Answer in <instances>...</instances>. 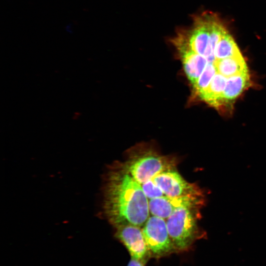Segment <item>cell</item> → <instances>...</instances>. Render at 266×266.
<instances>
[{"label": "cell", "instance_id": "1", "mask_svg": "<svg viewBox=\"0 0 266 266\" xmlns=\"http://www.w3.org/2000/svg\"><path fill=\"white\" fill-rule=\"evenodd\" d=\"M102 209L114 227L143 226L149 217L148 198L121 163L112 165L104 178Z\"/></svg>", "mask_w": 266, "mask_h": 266}, {"label": "cell", "instance_id": "2", "mask_svg": "<svg viewBox=\"0 0 266 266\" xmlns=\"http://www.w3.org/2000/svg\"><path fill=\"white\" fill-rule=\"evenodd\" d=\"M176 162L173 157L160 154L152 146L140 144L129 150L127 160L121 164L141 185L163 171L174 169Z\"/></svg>", "mask_w": 266, "mask_h": 266}, {"label": "cell", "instance_id": "3", "mask_svg": "<svg viewBox=\"0 0 266 266\" xmlns=\"http://www.w3.org/2000/svg\"><path fill=\"white\" fill-rule=\"evenodd\" d=\"M201 207H181L167 218L166 226L176 253L189 251L204 236L199 227Z\"/></svg>", "mask_w": 266, "mask_h": 266}, {"label": "cell", "instance_id": "4", "mask_svg": "<svg viewBox=\"0 0 266 266\" xmlns=\"http://www.w3.org/2000/svg\"><path fill=\"white\" fill-rule=\"evenodd\" d=\"M142 231L151 258L159 259L176 253L164 218L149 217Z\"/></svg>", "mask_w": 266, "mask_h": 266}, {"label": "cell", "instance_id": "5", "mask_svg": "<svg viewBox=\"0 0 266 266\" xmlns=\"http://www.w3.org/2000/svg\"><path fill=\"white\" fill-rule=\"evenodd\" d=\"M151 180L165 196L178 197L203 194L200 187L187 181L174 169L163 171Z\"/></svg>", "mask_w": 266, "mask_h": 266}, {"label": "cell", "instance_id": "6", "mask_svg": "<svg viewBox=\"0 0 266 266\" xmlns=\"http://www.w3.org/2000/svg\"><path fill=\"white\" fill-rule=\"evenodd\" d=\"M115 228V237L125 246L131 258L147 263L151 257L142 229L132 225Z\"/></svg>", "mask_w": 266, "mask_h": 266}, {"label": "cell", "instance_id": "7", "mask_svg": "<svg viewBox=\"0 0 266 266\" xmlns=\"http://www.w3.org/2000/svg\"><path fill=\"white\" fill-rule=\"evenodd\" d=\"M203 194L178 197L163 196L150 199L149 212L153 216L168 218L176 209L181 207H201L204 204Z\"/></svg>", "mask_w": 266, "mask_h": 266}, {"label": "cell", "instance_id": "8", "mask_svg": "<svg viewBox=\"0 0 266 266\" xmlns=\"http://www.w3.org/2000/svg\"><path fill=\"white\" fill-rule=\"evenodd\" d=\"M227 78L217 73L213 77L208 88L199 96V98L215 107L224 103L223 95Z\"/></svg>", "mask_w": 266, "mask_h": 266}, {"label": "cell", "instance_id": "9", "mask_svg": "<svg viewBox=\"0 0 266 266\" xmlns=\"http://www.w3.org/2000/svg\"><path fill=\"white\" fill-rule=\"evenodd\" d=\"M217 73L229 77L240 73L248 71L246 62L241 53L214 62Z\"/></svg>", "mask_w": 266, "mask_h": 266}, {"label": "cell", "instance_id": "10", "mask_svg": "<svg viewBox=\"0 0 266 266\" xmlns=\"http://www.w3.org/2000/svg\"><path fill=\"white\" fill-rule=\"evenodd\" d=\"M249 83L248 71L228 77L223 95L224 102H228L236 99L248 86Z\"/></svg>", "mask_w": 266, "mask_h": 266}, {"label": "cell", "instance_id": "11", "mask_svg": "<svg viewBox=\"0 0 266 266\" xmlns=\"http://www.w3.org/2000/svg\"><path fill=\"white\" fill-rule=\"evenodd\" d=\"M239 53L240 52L236 43L227 31L217 44L214 54L217 60L231 57Z\"/></svg>", "mask_w": 266, "mask_h": 266}, {"label": "cell", "instance_id": "12", "mask_svg": "<svg viewBox=\"0 0 266 266\" xmlns=\"http://www.w3.org/2000/svg\"><path fill=\"white\" fill-rule=\"evenodd\" d=\"M217 73L214 64L207 63L197 82L192 86L194 93L196 96L199 97L204 92Z\"/></svg>", "mask_w": 266, "mask_h": 266}, {"label": "cell", "instance_id": "13", "mask_svg": "<svg viewBox=\"0 0 266 266\" xmlns=\"http://www.w3.org/2000/svg\"><path fill=\"white\" fill-rule=\"evenodd\" d=\"M146 263L131 258L127 266H145Z\"/></svg>", "mask_w": 266, "mask_h": 266}]
</instances>
